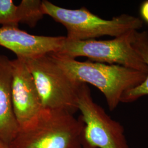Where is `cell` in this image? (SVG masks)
<instances>
[{"mask_svg": "<svg viewBox=\"0 0 148 148\" xmlns=\"http://www.w3.org/2000/svg\"><path fill=\"white\" fill-rule=\"evenodd\" d=\"M49 54L72 79L78 82L90 84L101 90L110 111L116 109L126 91L140 85L147 75L120 65L88 60L79 62L53 53Z\"/></svg>", "mask_w": 148, "mask_h": 148, "instance_id": "cell-1", "label": "cell"}, {"mask_svg": "<svg viewBox=\"0 0 148 148\" xmlns=\"http://www.w3.org/2000/svg\"><path fill=\"white\" fill-rule=\"evenodd\" d=\"M85 123L65 111L43 109L34 120L19 128L10 148H83Z\"/></svg>", "mask_w": 148, "mask_h": 148, "instance_id": "cell-2", "label": "cell"}, {"mask_svg": "<svg viewBox=\"0 0 148 148\" xmlns=\"http://www.w3.org/2000/svg\"><path fill=\"white\" fill-rule=\"evenodd\" d=\"M42 9L45 15L51 16L66 28V38L68 40H92L104 36L114 38L130 31H139L143 27L141 19L128 14L104 19L85 7L77 10L66 9L47 0L42 1Z\"/></svg>", "mask_w": 148, "mask_h": 148, "instance_id": "cell-3", "label": "cell"}, {"mask_svg": "<svg viewBox=\"0 0 148 148\" xmlns=\"http://www.w3.org/2000/svg\"><path fill=\"white\" fill-rule=\"evenodd\" d=\"M23 59L34 79L44 109L73 115L79 111L81 82L72 79L49 54Z\"/></svg>", "mask_w": 148, "mask_h": 148, "instance_id": "cell-4", "label": "cell"}, {"mask_svg": "<svg viewBox=\"0 0 148 148\" xmlns=\"http://www.w3.org/2000/svg\"><path fill=\"white\" fill-rule=\"evenodd\" d=\"M135 31L109 40L72 41L65 36L60 47L53 53L71 59L85 57L91 62L120 65L147 74L146 64L133 46Z\"/></svg>", "mask_w": 148, "mask_h": 148, "instance_id": "cell-5", "label": "cell"}, {"mask_svg": "<svg viewBox=\"0 0 148 148\" xmlns=\"http://www.w3.org/2000/svg\"><path fill=\"white\" fill-rule=\"evenodd\" d=\"M77 103L85 123L83 148H130L123 126L95 102L86 84L79 86Z\"/></svg>", "mask_w": 148, "mask_h": 148, "instance_id": "cell-6", "label": "cell"}, {"mask_svg": "<svg viewBox=\"0 0 148 148\" xmlns=\"http://www.w3.org/2000/svg\"><path fill=\"white\" fill-rule=\"evenodd\" d=\"M12 102L19 127L34 120L44 109L34 79L23 58L12 60Z\"/></svg>", "mask_w": 148, "mask_h": 148, "instance_id": "cell-7", "label": "cell"}, {"mask_svg": "<svg viewBox=\"0 0 148 148\" xmlns=\"http://www.w3.org/2000/svg\"><path fill=\"white\" fill-rule=\"evenodd\" d=\"M65 36H45L29 34L18 27H0V46L14 53L18 58H29L56 52Z\"/></svg>", "mask_w": 148, "mask_h": 148, "instance_id": "cell-8", "label": "cell"}, {"mask_svg": "<svg viewBox=\"0 0 148 148\" xmlns=\"http://www.w3.org/2000/svg\"><path fill=\"white\" fill-rule=\"evenodd\" d=\"M12 60L0 54V139L10 145L19 127L12 102Z\"/></svg>", "mask_w": 148, "mask_h": 148, "instance_id": "cell-9", "label": "cell"}, {"mask_svg": "<svg viewBox=\"0 0 148 148\" xmlns=\"http://www.w3.org/2000/svg\"><path fill=\"white\" fill-rule=\"evenodd\" d=\"M45 14L42 1L23 0L19 5L12 0H0V25L18 27L20 23L30 27L36 25Z\"/></svg>", "mask_w": 148, "mask_h": 148, "instance_id": "cell-10", "label": "cell"}, {"mask_svg": "<svg viewBox=\"0 0 148 148\" xmlns=\"http://www.w3.org/2000/svg\"><path fill=\"white\" fill-rule=\"evenodd\" d=\"M133 46L141 57L148 68V73L145 79L140 85L127 90L122 95L121 102L132 103L140 98L148 95V32L135 31Z\"/></svg>", "mask_w": 148, "mask_h": 148, "instance_id": "cell-11", "label": "cell"}, {"mask_svg": "<svg viewBox=\"0 0 148 148\" xmlns=\"http://www.w3.org/2000/svg\"><path fill=\"white\" fill-rule=\"evenodd\" d=\"M141 20L148 24V0L143 1L139 7Z\"/></svg>", "mask_w": 148, "mask_h": 148, "instance_id": "cell-12", "label": "cell"}, {"mask_svg": "<svg viewBox=\"0 0 148 148\" xmlns=\"http://www.w3.org/2000/svg\"><path fill=\"white\" fill-rule=\"evenodd\" d=\"M0 148H10V145L0 139Z\"/></svg>", "mask_w": 148, "mask_h": 148, "instance_id": "cell-13", "label": "cell"}]
</instances>
